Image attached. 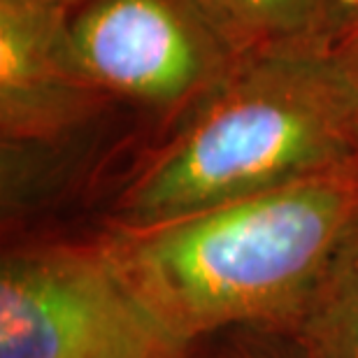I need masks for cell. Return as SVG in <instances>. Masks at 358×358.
<instances>
[{"instance_id": "obj_9", "label": "cell", "mask_w": 358, "mask_h": 358, "mask_svg": "<svg viewBox=\"0 0 358 358\" xmlns=\"http://www.w3.org/2000/svg\"><path fill=\"white\" fill-rule=\"evenodd\" d=\"M226 358H279V356H275V354H270V352H240V354H231V356H226Z\"/></svg>"}, {"instance_id": "obj_4", "label": "cell", "mask_w": 358, "mask_h": 358, "mask_svg": "<svg viewBox=\"0 0 358 358\" xmlns=\"http://www.w3.org/2000/svg\"><path fill=\"white\" fill-rule=\"evenodd\" d=\"M84 75L107 100L184 114L245 54L193 0H84L70 14Z\"/></svg>"}, {"instance_id": "obj_2", "label": "cell", "mask_w": 358, "mask_h": 358, "mask_svg": "<svg viewBox=\"0 0 358 358\" xmlns=\"http://www.w3.org/2000/svg\"><path fill=\"white\" fill-rule=\"evenodd\" d=\"M358 166V103L331 40L245 56L133 170L110 226H152Z\"/></svg>"}, {"instance_id": "obj_8", "label": "cell", "mask_w": 358, "mask_h": 358, "mask_svg": "<svg viewBox=\"0 0 358 358\" xmlns=\"http://www.w3.org/2000/svg\"><path fill=\"white\" fill-rule=\"evenodd\" d=\"M331 47L335 56H338L342 73H345L358 103V0H354L347 19L342 21L340 31L335 33V38L331 40Z\"/></svg>"}, {"instance_id": "obj_6", "label": "cell", "mask_w": 358, "mask_h": 358, "mask_svg": "<svg viewBox=\"0 0 358 358\" xmlns=\"http://www.w3.org/2000/svg\"><path fill=\"white\" fill-rule=\"evenodd\" d=\"M240 54L254 56L328 42L354 0H193Z\"/></svg>"}, {"instance_id": "obj_1", "label": "cell", "mask_w": 358, "mask_h": 358, "mask_svg": "<svg viewBox=\"0 0 358 358\" xmlns=\"http://www.w3.org/2000/svg\"><path fill=\"white\" fill-rule=\"evenodd\" d=\"M356 228L358 166L100 238L135 296L191 347L233 326L289 333Z\"/></svg>"}, {"instance_id": "obj_5", "label": "cell", "mask_w": 358, "mask_h": 358, "mask_svg": "<svg viewBox=\"0 0 358 358\" xmlns=\"http://www.w3.org/2000/svg\"><path fill=\"white\" fill-rule=\"evenodd\" d=\"M73 12L52 0H0V133L5 152L66 138L110 103L75 56Z\"/></svg>"}, {"instance_id": "obj_3", "label": "cell", "mask_w": 358, "mask_h": 358, "mask_svg": "<svg viewBox=\"0 0 358 358\" xmlns=\"http://www.w3.org/2000/svg\"><path fill=\"white\" fill-rule=\"evenodd\" d=\"M135 296L103 238L5 249L0 358H186Z\"/></svg>"}, {"instance_id": "obj_10", "label": "cell", "mask_w": 358, "mask_h": 358, "mask_svg": "<svg viewBox=\"0 0 358 358\" xmlns=\"http://www.w3.org/2000/svg\"><path fill=\"white\" fill-rule=\"evenodd\" d=\"M52 3H61V5H66V7H73V10H77L84 0H52Z\"/></svg>"}, {"instance_id": "obj_7", "label": "cell", "mask_w": 358, "mask_h": 358, "mask_svg": "<svg viewBox=\"0 0 358 358\" xmlns=\"http://www.w3.org/2000/svg\"><path fill=\"white\" fill-rule=\"evenodd\" d=\"M289 335L300 358H358V228Z\"/></svg>"}]
</instances>
